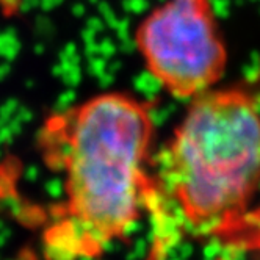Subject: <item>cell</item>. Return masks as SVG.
I'll use <instances>...</instances> for the list:
<instances>
[{
  "label": "cell",
  "instance_id": "1",
  "mask_svg": "<svg viewBox=\"0 0 260 260\" xmlns=\"http://www.w3.org/2000/svg\"><path fill=\"white\" fill-rule=\"evenodd\" d=\"M154 132L149 104L118 91L44 121L41 157L63 185L43 231L46 260H96L127 238L146 213Z\"/></svg>",
  "mask_w": 260,
  "mask_h": 260
},
{
  "label": "cell",
  "instance_id": "2",
  "mask_svg": "<svg viewBox=\"0 0 260 260\" xmlns=\"http://www.w3.org/2000/svg\"><path fill=\"white\" fill-rule=\"evenodd\" d=\"M146 213L154 252L183 234L228 249L260 245V108L243 86L215 88L190 102L152 157Z\"/></svg>",
  "mask_w": 260,
  "mask_h": 260
},
{
  "label": "cell",
  "instance_id": "3",
  "mask_svg": "<svg viewBox=\"0 0 260 260\" xmlns=\"http://www.w3.org/2000/svg\"><path fill=\"white\" fill-rule=\"evenodd\" d=\"M135 46L146 71L179 101L215 89L228 69L213 0H165L138 24Z\"/></svg>",
  "mask_w": 260,
  "mask_h": 260
}]
</instances>
